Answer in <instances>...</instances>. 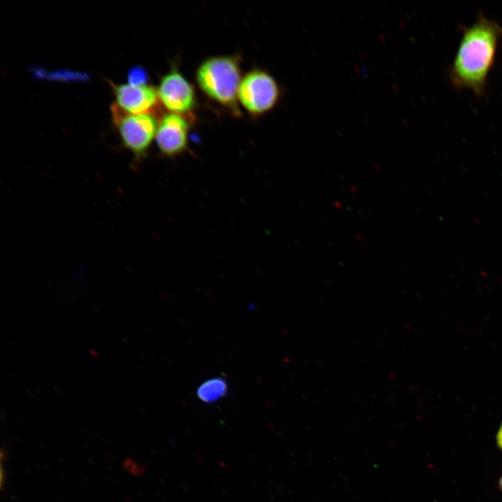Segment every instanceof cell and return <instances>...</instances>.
Here are the masks:
<instances>
[{
  "mask_svg": "<svg viewBox=\"0 0 502 502\" xmlns=\"http://www.w3.org/2000/svg\"><path fill=\"white\" fill-rule=\"evenodd\" d=\"M116 105L131 114H150L159 99L158 91L150 85H114Z\"/></svg>",
  "mask_w": 502,
  "mask_h": 502,
  "instance_id": "obj_7",
  "label": "cell"
},
{
  "mask_svg": "<svg viewBox=\"0 0 502 502\" xmlns=\"http://www.w3.org/2000/svg\"><path fill=\"white\" fill-rule=\"evenodd\" d=\"M157 91L162 105L174 114L190 112L195 105L192 86L176 70H172L161 79Z\"/></svg>",
  "mask_w": 502,
  "mask_h": 502,
  "instance_id": "obj_5",
  "label": "cell"
},
{
  "mask_svg": "<svg viewBox=\"0 0 502 502\" xmlns=\"http://www.w3.org/2000/svg\"><path fill=\"white\" fill-rule=\"evenodd\" d=\"M281 96L280 86L268 73L259 69L248 73L242 79L238 99L252 115L264 114L273 109Z\"/></svg>",
  "mask_w": 502,
  "mask_h": 502,
  "instance_id": "obj_4",
  "label": "cell"
},
{
  "mask_svg": "<svg viewBox=\"0 0 502 502\" xmlns=\"http://www.w3.org/2000/svg\"><path fill=\"white\" fill-rule=\"evenodd\" d=\"M196 79L201 91L211 100L232 110H237L241 82L239 60L233 56H216L203 61Z\"/></svg>",
  "mask_w": 502,
  "mask_h": 502,
  "instance_id": "obj_2",
  "label": "cell"
},
{
  "mask_svg": "<svg viewBox=\"0 0 502 502\" xmlns=\"http://www.w3.org/2000/svg\"><path fill=\"white\" fill-rule=\"evenodd\" d=\"M499 487L500 490L502 492V476L499 480Z\"/></svg>",
  "mask_w": 502,
  "mask_h": 502,
  "instance_id": "obj_13",
  "label": "cell"
},
{
  "mask_svg": "<svg viewBox=\"0 0 502 502\" xmlns=\"http://www.w3.org/2000/svg\"><path fill=\"white\" fill-rule=\"evenodd\" d=\"M147 79V74L145 70L141 67L132 68L128 74L129 84L132 86L145 85Z\"/></svg>",
  "mask_w": 502,
  "mask_h": 502,
  "instance_id": "obj_9",
  "label": "cell"
},
{
  "mask_svg": "<svg viewBox=\"0 0 502 502\" xmlns=\"http://www.w3.org/2000/svg\"><path fill=\"white\" fill-rule=\"evenodd\" d=\"M501 40L502 26L482 14L464 27L448 73L452 84L458 89H469L478 96H483Z\"/></svg>",
  "mask_w": 502,
  "mask_h": 502,
  "instance_id": "obj_1",
  "label": "cell"
},
{
  "mask_svg": "<svg viewBox=\"0 0 502 502\" xmlns=\"http://www.w3.org/2000/svg\"><path fill=\"white\" fill-rule=\"evenodd\" d=\"M334 205H335V206H336V208H339V209H340V208H342V204H341L340 201H334Z\"/></svg>",
  "mask_w": 502,
  "mask_h": 502,
  "instance_id": "obj_11",
  "label": "cell"
},
{
  "mask_svg": "<svg viewBox=\"0 0 502 502\" xmlns=\"http://www.w3.org/2000/svg\"><path fill=\"white\" fill-rule=\"evenodd\" d=\"M112 114L124 146L137 160L144 158L155 137L158 126L155 119L151 114L127 113L116 104L112 106Z\"/></svg>",
  "mask_w": 502,
  "mask_h": 502,
  "instance_id": "obj_3",
  "label": "cell"
},
{
  "mask_svg": "<svg viewBox=\"0 0 502 502\" xmlns=\"http://www.w3.org/2000/svg\"><path fill=\"white\" fill-rule=\"evenodd\" d=\"M189 125L181 115H165L158 126L155 141L160 153L173 158L182 153L188 146Z\"/></svg>",
  "mask_w": 502,
  "mask_h": 502,
  "instance_id": "obj_6",
  "label": "cell"
},
{
  "mask_svg": "<svg viewBox=\"0 0 502 502\" xmlns=\"http://www.w3.org/2000/svg\"><path fill=\"white\" fill-rule=\"evenodd\" d=\"M496 443L498 447L502 450V423L496 434Z\"/></svg>",
  "mask_w": 502,
  "mask_h": 502,
  "instance_id": "obj_10",
  "label": "cell"
},
{
  "mask_svg": "<svg viewBox=\"0 0 502 502\" xmlns=\"http://www.w3.org/2000/svg\"><path fill=\"white\" fill-rule=\"evenodd\" d=\"M228 384L222 377H215L205 381L197 389V396L206 403H213L228 394Z\"/></svg>",
  "mask_w": 502,
  "mask_h": 502,
  "instance_id": "obj_8",
  "label": "cell"
},
{
  "mask_svg": "<svg viewBox=\"0 0 502 502\" xmlns=\"http://www.w3.org/2000/svg\"><path fill=\"white\" fill-rule=\"evenodd\" d=\"M349 189L353 193H356L358 192V188L355 186H351Z\"/></svg>",
  "mask_w": 502,
  "mask_h": 502,
  "instance_id": "obj_12",
  "label": "cell"
}]
</instances>
